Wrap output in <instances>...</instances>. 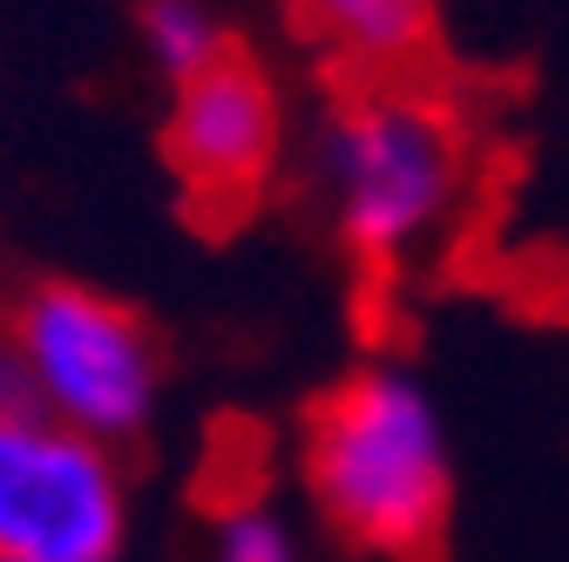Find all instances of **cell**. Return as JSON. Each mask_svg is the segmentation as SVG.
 Segmentation results:
<instances>
[{
  "mask_svg": "<svg viewBox=\"0 0 569 562\" xmlns=\"http://www.w3.org/2000/svg\"><path fill=\"white\" fill-rule=\"evenodd\" d=\"M299 163L326 238L373 285L435 264L475 197L468 116L420 76L346 82L306 129Z\"/></svg>",
  "mask_w": 569,
  "mask_h": 562,
  "instance_id": "obj_1",
  "label": "cell"
},
{
  "mask_svg": "<svg viewBox=\"0 0 569 562\" xmlns=\"http://www.w3.org/2000/svg\"><path fill=\"white\" fill-rule=\"evenodd\" d=\"M299 481L339 542L420 562L455 509V448L427 380L400 360H367L326 387L299 441Z\"/></svg>",
  "mask_w": 569,
  "mask_h": 562,
  "instance_id": "obj_2",
  "label": "cell"
},
{
  "mask_svg": "<svg viewBox=\"0 0 569 562\" xmlns=\"http://www.w3.org/2000/svg\"><path fill=\"white\" fill-rule=\"evenodd\" d=\"M0 353L28 407L116 454L150 434L163 413V339L122 299L76 278H41L0 312Z\"/></svg>",
  "mask_w": 569,
  "mask_h": 562,
  "instance_id": "obj_3",
  "label": "cell"
},
{
  "mask_svg": "<svg viewBox=\"0 0 569 562\" xmlns=\"http://www.w3.org/2000/svg\"><path fill=\"white\" fill-rule=\"evenodd\" d=\"M129 468L116 448L0 400V555L8 562H122Z\"/></svg>",
  "mask_w": 569,
  "mask_h": 562,
  "instance_id": "obj_4",
  "label": "cell"
},
{
  "mask_svg": "<svg viewBox=\"0 0 569 562\" xmlns=\"http://www.w3.org/2000/svg\"><path fill=\"white\" fill-rule=\"evenodd\" d=\"M284 157H292V102L244 48L170 89L163 163L203 218L251 210L284 170Z\"/></svg>",
  "mask_w": 569,
  "mask_h": 562,
  "instance_id": "obj_5",
  "label": "cell"
},
{
  "mask_svg": "<svg viewBox=\"0 0 569 562\" xmlns=\"http://www.w3.org/2000/svg\"><path fill=\"white\" fill-rule=\"evenodd\" d=\"M284 14L346 82L420 76L435 48V0H284Z\"/></svg>",
  "mask_w": 569,
  "mask_h": 562,
  "instance_id": "obj_6",
  "label": "cell"
},
{
  "mask_svg": "<svg viewBox=\"0 0 569 562\" xmlns=\"http://www.w3.org/2000/svg\"><path fill=\"white\" fill-rule=\"evenodd\" d=\"M136 54L150 61L163 89H177L238 54V34L218 0H136Z\"/></svg>",
  "mask_w": 569,
  "mask_h": 562,
  "instance_id": "obj_7",
  "label": "cell"
},
{
  "mask_svg": "<svg viewBox=\"0 0 569 562\" xmlns=\"http://www.w3.org/2000/svg\"><path fill=\"white\" fill-rule=\"evenodd\" d=\"M203 562H312V549L292 509H278L271 495H231L210 509Z\"/></svg>",
  "mask_w": 569,
  "mask_h": 562,
  "instance_id": "obj_8",
  "label": "cell"
},
{
  "mask_svg": "<svg viewBox=\"0 0 569 562\" xmlns=\"http://www.w3.org/2000/svg\"><path fill=\"white\" fill-rule=\"evenodd\" d=\"M0 562H8V555H0Z\"/></svg>",
  "mask_w": 569,
  "mask_h": 562,
  "instance_id": "obj_9",
  "label": "cell"
}]
</instances>
